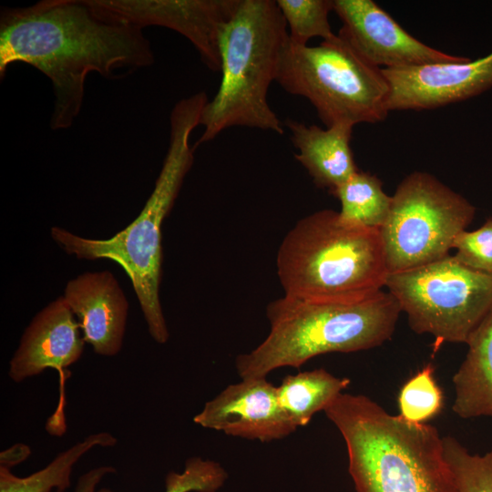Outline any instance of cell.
Wrapping results in <instances>:
<instances>
[{"label":"cell","instance_id":"1","mask_svg":"<svg viewBox=\"0 0 492 492\" xmlns=\"http://www.w3.org/2000/svg\"><path fill=\"white\" fill-rule=\"evenodd\" d=\"M28 64L47 77L55 97L50 127L70 128L90 73L119 78L154 63L143 28L95 11L87 0H42L1 9L0 76Z\"/></svg>","mask_w":492,"mask_h":492},{"label":"cell","instance_id":"2","mask_svg":"<svg viewBox=\"0 0 492 492\" xmlns=\"http://www.w3.org/2000/svg\"><path fill=\"white\" fill-rule=\"evenodd\" d=\"M204 91L180 99L169 117V143L154 189L138 216L125 229L107 240L83 238L60 227L51 237L67 254L79 260L108 259L118 263L128 275L150 336L158 343L169 339V330L159 301L161 278V227L179 193L194 161L190 138L200 125L208 102Z\"/></svg>","mask_w":492,"mask_h":492},{"label":"cell","instance_id":"3","mask_svg":"<svg viewBox=\"0 0 492 492\" xmlns=\"http://www.w3.org/2000/svg\"><path fill=\"white\" fill-rule=\"evenodd\" d=\"M323 412L345 442L356 492H458L435 426L363 395L342 393Z\"/></svg>","mask_w":492,"mask_h":492},{"label":"cell","instance_id":"4","mask_svg":"<svg viewBox=\"0 0 492 492\" xmlns=\"http://www.w3.org/2000/svg\"><path fill=\"white\" fill-rule=\"evenodd\" d=\"M276 269L285 296L318 302L364 301L382 291L389 275L380 230L345 222L330 209L287 232Z\"/></svg>","mask_w":492,"mask_h":492},{"label":"cell","instance_id":"5","mask_svg":"<svg viewBox=\"0 0 492 492\" xmlns=\"http://www.w3.org/2000/svg\"><path fill=\"white\" fill-rule=\"evenodd\" d=\"M402 309L388 291L357 302H318L283 295L266 307L267 337L237 355L241 379L267 378L281 367L299 368L327 353L372 349L391 339Z\"/></svg>","mask_w":492,"mask_h":492},{"label":"cell","instance_id":"6","mask_svg":"<svg viewBox=\"0 0 492 492\" xmlns=\"http://www.w3.org/2000/svg\"><path fill=\"white\" fill-rule=\"evenodd\" d=\"M286 28L276 1H238L220 33L221 80L202 110L204 128L194 149L236 126L284 133L267 97L289 36Z\"/></svg>","mask_w":492,"mask_h":492},{"label":"cell","instance_id":"7","mask_svg":"<svg viewBox=\"0 0 492 492\" xmlns=\"http://www.w3.org/2000/svg\"><path fill=\"white\" fill-rule=\"evenodd\" d=\"M275 81L308 99L326 128L376 123L390 112L383 68L368 63L338 34L315 46L293 44L288 36Z\"/></svg>","mask_w":492,"mask_h":492},{"label":"cell","instance_id":"8","mask_svg":"<svg viewBox=\"0 0 492 492\" xmlns=\"http://www.w3.org/2000/svg\"><path fill=\"white\" fill-rule=\"evenodd\" d=\"M385 288L398 301L410 328L444 343H466L492 311V273L473 271L449 254L436 261L389 273Z\"/></svg>","mask_w":492,"mask_h":492},{"label":"cell","instance_id":"9","mask_svg":"<svg viewBox=\"0 0 492 492\" xmlns=\"http://www.w3.org/2000/svg\"><path fill=\"white\" fill-rule=\"evenodd\" d=\"M476 208L433 175L414 171L397 186L381 228L389 273L436 261L475 218Z\"/></svg>","mask_w":492,"mask_h":492},{"label":"cell","instance_id":"10","mask_svg":"<svg viewBox=\"0 0 492 492\" xmlns=\"http://www.w3.org/2000/svg\"><path fill=\"white\" fill-rule=\"evenodd\" d=\"M85 341L78 322L63 296L58 297L31 321L9 363L8 375L20 383L55 369L59 375V400L55 413L46 422V431L56 436L66 429L65 383L67 368L82 355Z\"/></svg>","mask_w":492,"mask_h":492},{"label":"cell","instance_id":"11","mask_svg":"<svg viewBox=\"0 0 492 492\" xmlns=\"http://www.w3.org/2000/svg\"><path fill=\"white\" fill-rule=\"evenodd\" d=\"M97 12L141 28L172 29L191 42L202 62L220 71L219 37L239 0H87Z\"/></svg>","mask_w":492,"mask_h":492},{"label":"cell","instance_id":"12","mask_svg":"<svg viewBox=\"0 0 492 492\" xmlns=\"http://www.w3.org/2000/svg\"><path fill=\"white\" fill-rule=\"evenodd\" d=\"M333 7L343 23L338 35L376 67L404 68L466 58L422 43L373 0H333Z\"/></svg>","mask_w":492,"mask_h":492},{"label":"cell","instance_id":"13","mask_svg":"<svg viewBox=\"0 0 492 492\" xmlns=\"http://www.w3.org/2000/svg\"><path fill=\"white\" fill-rule=\"evenodd\" d=\"M389 111L425 110L478 96L492 88V52L476 60L383 68Z\"/></svg>","mask_w":492,"mask_h":492},{"label":"cell","instance_id":"14","mask_svg":"<svg viewBox=\"0 0 492 492\" xmlns=\"http://www.w3.org/2000/svg\"><path fill=\"white\" fill-rule=\"evenodd\" d=\"M201 427L262 443L289 436L297 425L281 406L277 386L266 378L241 379L205 403L193 417Z\"/></svg>","mask_w":492,"mask_h":492},{"label":"cell","instance_id":"15","mask_svg":"<svg viewBox=\"0 0 492 492\" xmlns=\"http://www.w3.org/2000/svg\"><path fill=\"white\" fill-rule=\"evenodd\" d=\"M63 297L78 319L85 343L97 354H118L128 302L115 276L108 271L84 272L67 282Z\"/></svg>","mask_w":492,"mask_h":492},{"label":"cell","instance_id":"16","mask_svg":"<svg viewBox=\"0 0 492 492\" xmlns=\"http://www.w3.org/2000/svg\"><path fill=\"white\" fill-rule=\"evenodd\" d=\"M284 124L299 150L295 159L318 188L327 189L332 194L359 170L350 146L354 127L335 125L324 129L292 118H287Z\"/></svg>","mask_w":492,"mask_h":492},{"label":"cell","instance_id":"17","mask_svg":"<svg viewBox=\"0 0 492 492\" xmlns=\"http://www.w3.org/2000/svg\"><path fill=\"white\" fill-rule=\"evenodd\" d=\"M467 353L453 375V412L464 419L492 417V311L469 336Z\"/></svg>","mask_w":492,"mask_h":492},{"label":"cell","instance_id":"18","mask_svg":"<svg viewBox=\"0 0 492 492\" xmlns=\"http://www.w3.org/2000/svg\"><path fill=\"white\" fill-rule=\"evenodd\" d=\"M350 384L347 377H337L323 368L286 375L277 395L281 406L299 426L310 423Z\"/></svg>","mask_w":492,"mask_h":492},{"label":"cell","instance_id":"19","mask_svg":"<svg viewBox=\"0 0 492 492\" xmlns=\"http://www.w3.org/2000/svg\"><path fill=\"white\" fill-rule=\"evenodd\" d=\"M116 443V437L108 432L90 435L58 454L44 468L25 477L0 466V492H52L53 489L65 492L71 485L75 464L86 453L96 446H113Z\"/></svg>","mask_w":492,"mask_h":492},{"label":"cell","instance_id":"20","mask_svg":"<svg viewBox=\"0 0 492 492\" xmlns=\"http://www.w3.org/2000/svg\"><path fill=\"white\" fill-rule=\"evenodd\" d=\"M332 194L340 201L339 215L345 222L381 230L388 218L392 197L374 174L358 170Z\"/></svg>","mask_w":492,"mask_h":492},{"label":"cell","instance_id":"21","mask_svg":"<svg viewBox=\"0 0 492 492\" xmlns=\"http://www.w3.org/2000/svg\"><path fill=\"white\" fill-rule=\"evenodd\" d=\"M276 4L290 28L289 40L305 46L312 37L333 38L329 14L333 0H277Z\"/></svg>","mask_w":492,"mask_h":492},{"label":"cell","instance_id":"22","mask_svg":"<svg viewBox=\"0 0 492 492\" xmlns=\"http://www.w3.org/2000/svg\"><path fill=\"white\" fill-rule=\"evenodd\" d=\"M444 456L458 492H492V447L472 455L453 436L442 437Z\"/></svg>","mask_w":492,"mask_h":492},{"label":"cell","instance_id":"23","mask_svg":"<svg viewBox=\"0 0 492 492\" xmlns=\"http://www.w3.org/2000/svg\"><path fill=\"white\" fill-rule=\"evenodd\" d=\"M400 415L413 423H426L444 406V395L427 364L402 386L398 395Z\"/></svg>","mask_w":492,"mask_h":492},{"label":"cell","instance_id":"24","mask_svg":"<svg viewBox=\"0 0 492 492\" xmlns=\"http://www.w3.org/2000/svg\"><path fill=\"white\" fill-rule=\"evenodd\" d=\"M228 479V473L218 462L200 456L186 460L181 472L170 471L165 478V492H217ZM97 492H113L101 488Z\"/></svg>","mask_w":492,"mask_h":492},{"label":"cell","instance_id":"25","mask_svg":"<svg viewBox=\"0 0 492 492\" xmlns=\"http://www.w3.org/2000/svg\"><path fill=\"white\" fill-rule=\"evenodd\" d=\"M454 258L473 271L492 273V218L480 228L460 232L455 239Z\"/></svg>","mask_w":492,"mask_h":492},{"label":"cell","instance_id":"26","mask_svg":"<svg viewBox=\"0 0 492 492\" xmlns=\"http://www.w3.org/2000/svg\"><path fill=\"white\" fill-rule=\"evenodd\" d=\"M111 466H101L86 472L77 480L74 492H97L96 488L104 477L115 473ZM64 492V491H56Z\"/></svg>","mask_w":492,"mask_h":492},{"label":"cell","instance_id":"27","mask_svg":"<svg viewBox=\"0 0 492 492\" xmlns=\"http://www.w3.org/2000/svg\"><path fill=\"white\" fill-rule=\"evenodd\" d=\"M31 454L30 447L25 444H15L0 453V466L11 467L25 461Z\"/></svg>","mask_w":492,"mask_h":492}]
</instances>
